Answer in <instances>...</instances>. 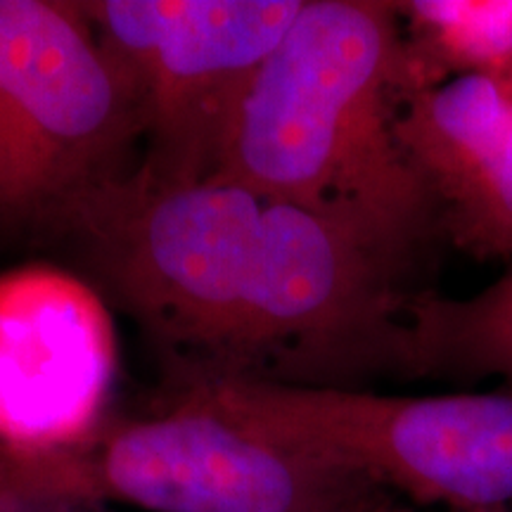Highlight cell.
<instances>
[{
	"label": "cell",
	"instance_id": "obj_1",
	"mask_svg": "<svg viewBox=\"0 0 512 512\" xmlns=\"http://www.w3.org/2000/svg\"><path fill=\"white\" fill-rule=\"evenodd\" d=\"M415 91L396 3L304 0L254 76L216 176L328 216L408 266L441 233L396 136Z\"/></svg>",
	"mask_w": 512,
	"mask_h": 512
},
{
	"label": "cell",
	"instance_id": "obj_2",
	"mask_svg": "<svg viewBox=\"0 0 512 512\" xmlns=\"http://www.w3.org/2000/svg\"><path fill=\"white\" fill-rule=\"evenodd\" d=\"M8 482L55 505L147 512H363L387 491L207 403L102 425L79 444L15 451Z\"/></svg>",
	"mask_w": 512,
	"mask_h": 512
},
{
	"label": "cell",
	"instance_id": "obj_3",
	"mask_svg": "<svg viewBox=\"0 0 512 512\" xmlns=\"http://www.w3.org/2000/svg\"><path fill=\"white\" fill-rule=\"evenodd\" d=\"M174 396L207 403L368 479L451 512L512 510V394L384 396L347 387L216 380Z\"/></svg>",
	"mask_w": 512,
	"mask_h": 512
},
{
	"label": "cell",
	"instance_id": "obj_4",
	"mask_svg": "<svg viewBox=\"0 0 512 512\" xmlns=\"http://www.w3.org/2000/svg\"><path fill=\"white\" fill-rule=\"evenodd\" d=\"M140 136L138 86L81 3L0 0V219L62 221Z\"/></svg>",
	"mask_w": 512,
	"mask_h": 512
},
{
	"label": "cell",
	"instance_id": "obj_5",
	"mask_svg": "<svg viewBox=\"0 0 512 512\" xmlns=\"http://www.w3.org/2000/svg\"><path fill=\"white\" fill-rule=\"evenodd\" d=\"M102 46L138 86L150 185L219 174L254 76L304 0H98L81 3Z\"/></svg>",
	"mask_w": 512,
	"mask_h": 512
},
{
	"label": "cell",
	"instance_id": "obj_6",
	"mask_svg": "<svg viewBox=\"0 0 512 512\" xmlns=\"http://www.w3.org/2000/svg\"><path fill=\"white\" fill-rule=\"evenodd\" d=\"M117 335L86 280L53 266L0 273V439L15 451L79 444L105 425Z\"/></svg>",
	"mask_w": 512,
	"mask_h": 512
},
{
	"label": "cell",
	"instance_id": "obj_7",
	"mask_svg": "<svg viewBox=\"0 0 512 512\" xmlns=\"http://www.w3.org/2000/svg\"><path fill=\"white\" fill-rule=\"evenodd\" d=\"M396 136L432 192L441 233L477 259H512V69L415 91Z\"/></svg>",
	"mask_w": 512,
	"mask_h": 512
},
{
	"label": "cell",
	"instance_id": "obj_8",
	"mask_svg": "<svg viewBox=\"0 0 512 512\" xmlns=\"http://www.w3.org/2000/svg\"><path fill=\"white\" fill-rule=\"evenodd\" d=\"M403 370L413 375H496L512 394V266L472 297L415 294L406 316Z\"/></svg>",
	"mask_w": 512,
	"mask_h": 512
},
{
	"label": "cell",
	"instance_id": "obj_9",
	"mask_svg": "<svg viewBox=\"0 0 512 512\" xmlns=\"http://www.w3.org/2000/svg\"><path fill=\"white\" fill-rule=\"evenodd\" d=\"M418 91L448 74H503L512 69V0H411L396 3Z\"/></svg>",
	"mask_w": 512,
	"mask_h": 512
},
{
	"label": "cell",
	"instance_id": "obj_10",
	"mask_svg": "<svg viewBox=\"0 0 512 512\" xmlns=\"http://www.w3.org/2000/svg\"><path fill=\"white\" fill-rule=\"evenodd\" d=\"M389 501H394V496L392 494H387V496H382L380 501H375L373 505H370V508H366L363 512H384L389 508Z\"/></svg>",
	"mask_w": 512,
	"mask_h": 512
},
{
	"label": "cell",
	"instance_id": "obj_11",
	"mask_svg": "<svg viewBox=\"0 0 512 512\" xmlns=\"http://www.w3.org/2000/svg\"><path fill=\"white\" fill-rule=\"evenodd\" d=\"M387 512H411V510H408V508H403V505H399V503H392V505H389V508H387ZM503 512H508V510H503Z\"/></svg>",
	"mask_w": 512,
	"mask_h": 512
},
{
	"label": "cell",
	"instance_id": "obj_12",
	"mask_svg": "<svg viewBox=\"0 0 512 512\" xmlns=\"http://www.w3.org/2000/svg\"><path fill=\"white\" fill-rule=\"evenodd\" d=\"M508 512H512V510H508Z\"/></svg>",
	"mask_w": 512,
	"mask_h": 512
}]
</instances>
